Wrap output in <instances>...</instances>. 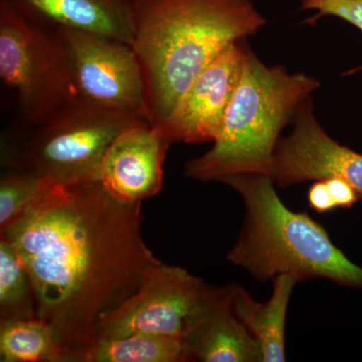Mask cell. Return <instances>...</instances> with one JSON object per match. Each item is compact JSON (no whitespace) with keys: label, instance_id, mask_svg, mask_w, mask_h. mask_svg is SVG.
Returning a JSON list of instances; mask_svg holds the SVG:
<instances>
[{"label":"cell","instance_id":"9a60e30c","mask_svg":"<svg viewBox=\"0 0 362 362\" xmlns=\"http://www.w3.org/2000/svg\"><path fill=\"white\" fill-rule=\"evenodd\" d=\"M185 361L189 358L182 338L137 333L95 342L82 362Z\"/></svg>","mask_w":362,"mask_h":362},{"label":"cell","instance_id":"277c9868","mask_svg":"<svg viewBox=\"0 0 362 362\" xmlns=\"http://www.w3.org/2000/svg\"><path fill=\"white\" fill-rule=\"evenodd\" d=\"M319 86L306 74L266 66L249 49L220 135L209 151L187 162L185 175L204 182L235 175L270 176L281 131Z\"/></svg>","mask_w":362,"mask_h":362},{"label":"cell","instance_id":"9c48e42d","mask_svg":"<svg viewBox=\"0 0 362 362\" xmlns=\"http://www.w3.org/2000/svg\"><path fill=\"white\" fill-rule=\"evenodd\" d=\"M293 130L279 140L270 176L285 188L306 181L340 177L356 190L362 202V154L326 133L316 120L311 98L305 100L293 119Z\"/></svg>","mask_w":362,"mask_h":362},{"label":"cell","instance_id":"44dd1931","mask_svg":"<svg viewBox=\"0 0 362 362\" xmlns=\"http://www.w3.org/2000/svg\"><path fill=\"white\" fill-rule=\"evenodd\" d=\"M309 206L319 214H324L337 209L325 180H315L308 190Z\"/></svg>","mask_w":362,"mask_h":362},{"label":"cell","instance_id":"7c38bea8","mask_svg":"<svg viewBox=\"0 0 362 362\" xmlns=\"http://www.w3.org/2000/svg\"><path fill=\"white\" fill-rule=\"evenodd\" d=\"M235 288H220L187 331L183 340L189 361H263L258 341L233 311Z\"/></svg>","mask_w":362,"mask_h":362},{"label":"cell","instance_id":"30bf717a","mask_svg":"<svg viewBox=\"0 0 362 362\" xmlns=\"http://www.w3.org/2000/svg\"><path fill=\"white\" fill-rule=\"evenodd\" d=\"M240 42L230 45L202 71L171 115L156 125L165 131L173 143L216 141L249 51Z\"/></svg>","mask_w":362,"mask_h":362},{"label":"cell","instance_id":"4fadbf2b","mask_svg":"<svg viewBox=\"0 0 362 362\" xmlns=\"http://www.w3.org/2000/svg\"><path fill=\"white\" fill-rule=\"evenodd\" d=\"M35 23L104 35L132 44L134 0H8Z\"/></svg>","mask_w":362,"mask_h":362},{"label":"cell","instance_id":"ffe728a7","mask_svg":"<svg viewBox=\"0 0 362 362\" xmlns=\"http://www.w3.org/2000/svg\"><path fill=\"white\" fill-rule=\"evenodd\" d=\"M324 180L327 185L335 206L349 209L359 202L356 190L346 180L340 177H328Z\"/></svg>","mask_w":362,"mask_h":362},{"label":"cell","instance_id":"ba28073f","mask_svg":"<svg viewBox=\"0 0 362 362\" xmlns=\"http://www.w3.org/2000/svg\"><path fill=\"white\" fill-rule=\"evenodd\" d=\"M56 30L70 54L77 99L148 122L142 69L130 45L70 28Z\"/></svg>","mask_w":362,"mask_h":362},{"label":"cell","instance_id":"52a82bcc","mask_svg":"<svg viewBox=\"0 0 362 362\" xmlns=\"http://www.w3.org/2000/svg\"><path fill=\"white\" fill-rule=\"evenodd\" d=\"M218 289L181 267L161 262L136 294L100 320L93 344L137 333L183 339Z\"/></svg>","mask_w":362,"mask_h":362},{"label":"cell","instance_id":"6da1fadb","mask_svg":"<svg viewBox=\"0 0 362 362\" xmlns=\"http://www.w3.org/2000/svg\"><path fill=\"white\" fill-rule=\"evenodd\" d=\"M142 223V202L121 201L100 181L45 180L30 206L0 230L32 277L37 318L65 362L83 361L100 320L161 263L143 239Z\"/></svg>","mask_w":362,"mask_h":362},{"label":"cell","instance_id":"3957f363","mask_svg":"<svg viewBox=\"0 0 362 362\" xmlns=\"http://www.w3.org/2000/svg\"><path fill=\"white\" fill-rule=\"evenodd\" d=\"M239 192L246 216L228 259L259 281L283 274L298 281L322 278L362 289V268L338 249L322 226L281 201L273 178L235 175L221 178Z\"/></svg>","mask_w":362,"mask_h":362},{"label":"cell","instance_id":"ac0fdd59","mask_svg":"<svg viewBox=\"0 0 362 362\" xmlns=\"http://www.w3.org/2000/svg\"><path fill=\"white\" fill-rule=\"evenodd\" d=\"M45 178L18 168H2L0 176V230L13 223L35 201Z\"/></svg>","mask_w":362,"mask_h":362},{"label":"cell","instance_id":"8992f818","mask_svg":"<svg viewBox=\"0 0 362 362\" xmlns=\"http://www.w3.org/2000/svg\"><path fill=\"white\" fill-rule=\"evenodd\" d=\"M0 78L13 90L23 127L56 115L76 98L70 54L56 30L0 0Z\"/></svg>","mask_w":362,"mask_h":362},{"label":"cell","instance_id":"5bb4252c","mask_svg":"<svg viewBox=\"0 0 362 362\" xmlns=\"http://www.w3.org/2000/svg\"><path fill=\"white\" fill-rule=\"evenodd\" d=\"M270 299L255 301L240 286L235 285L233 308L261 347L263 362L286 361L285 327L288 306L295 285L294 276L283 274L273 279Z\"/></svg>","mask_w":362,"mask_h":362},{"label":"cell","instance_id":"e0dca14e","mask_svg":"<svg viewBox=\"0 0 362 362\" xmlns=\"http://www.w3.org/2000/svg\"><path fill=\"white\" fill-rule=\"evenodd\" d=\"M37 318L32 277L20 255L0 239V322Z\"/></svg>","mask_w":362,"mask_h":362},{"label":"cell","instance_id":"2e32d148","mask_svg":"<svg viewBox=\"0 0 362 362\" xmlns=\"http://www.w3.org/2000/svg\"><path fill=\"white\" fill-rule=\"evenodd\" d=\"M0 361L65 362L49 326L39 318L0 322Z\"/></svg>","mask_w":362,"mask_h":362},{"label":"cell","instance_id":"8fae6325","mask_svg":"<svg viewBox=\"0 0 362 362\" xmlns=\"http://www.w3.org/2000/svg\"><path fill=\"white\" fill-rule=\"evenodd\" d=\"M173 144L165 131L149 123L123 130L102 161L99 181L121 201L143 202L163 187V164Z\"/></svg>","mask_w":362,"mask_h":362},{"label":"cell","instance_id":"7a4b0ae2","mask_svg":"<svg viewBox=\"0 0 362 362\" xmlns=\"http://www.w3.org/2000/svg\"><path fill=\"white\" fill-rule=\"evenodd\" d=\"M266 20L251 0H134V49L144 78L147 120L171 115L202 71Z\"/></svg>","mask_w":362,"mask_h":362},{"label":"cell","instance_id":"5b68a950","mask_svg":"<svg viewBox=\"0 0 362 362\" xmlns=\"http://www.w3.org/2000/svg\"><path fill=\"white\" fill-rule=\"evenodd\" d=\"M142 123L148 122L75 98L45 122L4 135L1 166L65 185L99 181L111 143L123 130Z\"/></svg>","mask_w":362,"mask_h":362},{"label":"cell","instance_id":"d6986e66","mask_svg":"<svg viewBox=\"0 0 362 362\" xmlns=\"http://www.w3.org/2000/svg\"><path fill=\"white\" fill-rule=\"evenodd\" d=\"M302 11H315L307 23L313 25L323 16L347 21L362 32V0H300Z\"/></svg>","mask_w":362,"mask_h":362}]
</instances>
